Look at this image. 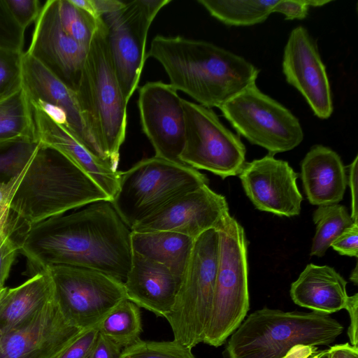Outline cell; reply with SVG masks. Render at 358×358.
Masks as SVG:
<instances>
[{"label":"cell","instance_id":"6da1fadb","mask_svg":"<svg viewBox=\"0 0 358 358\" xmlns=\"http://www.w3.org/2000/svg\"><path fill=\"white\" fill-rule=\"evenodd\" d=\"M131 231L110 201H98L26 227L17 237L19 252L31 275L67 265L96 270L124 283L133 255Z\"/></svg>","mask_w":358,"mask_h":358},{"label":"cell","instance_id":"7a4b0ae2","mask_svg":"<svg viewBox=\"0 0 358 358\" xmlns=\"http://www.w3.org/2000/svg\"><path fill=\"white\" fill-rule=\"evenodd\" d=\"M146 57L161 64L176 90L208 108H220L255 83L259 72L231 51L181 36H155Z\"/></svg>","mask_w":358,"mask_h":358},{"label":"cell","instance_id":"3957f363","mask_svg":"<svg viewBox=\"0 0 358 358\" xmlns=\"http://www.w3.org/2000/svg\"><path fill=\"white\" fill-rule=\"evenodd\" d=\"M107 194L57 150L42 145L14 177L9 206L25 227L98 201Z\"/></svg>","mask_w":358,"mask_h":358},{"label":"cell","instance_id":"277c9868","mask_svg":"<svg viewBox=\"0 0 358 358\" xmlns=\"http://www.w3.org/2000/svg\"><path fill=\"white\" fill-rule=\"evenodd\" d=\"M76 92L96 143L117 168L126 136L128 103L113 68L102 19L90 43Z\"/></svg>","mask_w":358,"mask_h":358},{"label":"cell","instance_id":"5b68a950","mask_svg":"<svg viewBox=\"0 0 358 358\" xmlns=\"http://www.w3.org/2000/svg\"><path fill=\"white\" fill-rule=\"evenodd\" d=\"M343 327L327 314L263 308L250 314L231 336L229 358H284L295 346L326 345Z\"/></svg>","mask_w":358,"mask_h":358},{"label":"cell","instance_id":"8992f818","mask_svg":"<svg viewBox=\"0 0 358 358\" xmlns=\"http://www.w3.org/2000/svg\"><path fill=\"white\" fill-rule=\"evenodd\" d=\"M206 175L180 162L156 156L143 159L120 172L114 209L131 229L175 199L202 185Z\"/></svg>","mask_w":358,"mask_h":358},{"label":"cell","instance_id":"52a82bcc","mask_svg":"<svg viewBox=\"0 0 358 358\" xmlns=\"http://www.w3.org/2000/svg\"><path fill=\"white\" fill-rule=\"evenodd\" d=\"M217 230V269L210 317L203 341L214 347L222 345L240 326L250 307L244 229L228 212Z\"/></svg>","mask_w":358,"mask_h":358},{"label":"cell","instance_id":"ba28073f","mask_svg":"<svg viewBox=\"0 0 358 358\" xmlns=\"http://www.w3.org/2000/svg\"><path fill=\"white\" fill-rule=\"evenodd\" d=\"M219 257V234L209 229L194 239L173 306L166 316L173 340L189 348L203 342L210 320Z\"/></svg>","mask_w":358,"mask_h":358},{"label":"cell","instance_id":"9c48e42d","mask_svg":"<svg viewBox=\"0 0 358 358\" xmlns=\"http://www.w3.org/2000/svg\"><path fill=\"white\" fill-rule=\"evenodd\" d=\"M171 1H122L118 8L101 17L113 68L127 103L138 88L147 59L149 29L158 13Z\"/></svg>","mask_w":358,"mask_h":358},{"label":"cell","instance_id":"30bf717a","mask_svg":"<svg viewBox=\"0 0 358 358\" xmlns=\"http://www.w3.org/2000/svg\"><path fill=\"white\" fill-rule=\"evenodd\" d=\"M220 110L237 132L268 154L287 152L303 139L298 118L283 105L251 84L224 103Z\"/></svg>","mask_w":358,"mask_h":358},{"label":"cell","instance_id":"8fae6325","mask_svg":"<svg viewBox=\"0 0 358 358\" xmlns=\"http://www.w3.org/2000/svg\"><path fill=\"white\" fill-rule=\"evenodd\" d=\"M45 270L63 315L82 330L96 326L127 299L124 283L102 272L67 265H54Z\"/></svg>","mask_w":358,"mask_h":358},{"label":"cell","instance_id":"7c38bea8","mask_svg":"<svg viewBox=\"0 0 358 358\" xmlns=\"http://www.w3.org/2000/svg\"><path fill=\"white\" fill-rule=\"evenodd\" d=\"M185 145L180 162L210 171L222 179L238 176L245 164V148L211 108L182 99Z\"/></svg>","mask_w":358,"mask_h":358},{"label":"cell","instance_id":"4fadbf2b","mask_svg":"<svg viewBox=\"0 0 358 358\" xmlns=\"http://www.w3.org/2000/svg\"><path fill=\"white\" fill-rule=\"evenodd\" d=\"M138 107L142 130L155 156L180 162L185 122L182 99L178 91L162 81L147 82L139 88Z\"/></svg>","mask_w":358,"mask_h":358},{"label":"cell","instance_id":"5bb4252c","mask_svg":"<svg viewBox=\"0 0 358 358\" xmlns=\"http://www.w3.org/2000/svg\"><path fill=\"white\" fill-rule=\"evenodd\" d=\"M82 331L64 317L53 298L24 322L0 334V358H54Z\"/></svg>","mask_w":358,"mask_h":358},{"label":"cell","instance_id":"9a60e30c","mask_svg":"<svg viewBox=\"0 0 358 358\" xmlns=\"http://www.w3.org/2000/svg\"><path fill=\"white\" fill-rule=\"evenodd\" d=\"M228 212L225 197L204 185L175 199L131 231H172L195 239L209 229H217Z\"/></svg>","mask_w":358,"mask_h":358},{"label":"cell","instance_id":"2e32d148","mask_svg":"<svg viewBox=\"0 0 358 358\" xmlns=\"http://www.w3.org/2000/svg\"><path fill=\"white\" fill-rule=\"evenodd\" d=\"M282 72L287 82L305 98L320 119L333 113L330 84L316 41L302 26L293 29L285 45Z\"/></svg>","mask_w":358,"mask_h":358},{"label":"cell","instance_id":"e0dca14e","mask_svg":"<svg viewBox=\"0 0 358 358\" xmlns=\"http://www.w3.org/2000/svg\"><path fill=\"white\" fill-rule=\"evenodd\" d=\"M238 177L257 209L288 217L299 215L303 196L296 184L298 174L287 162L268 154L245 162Z\"/></svg>","mask_w":358,"mask_h":358},{"label":"cell","instance_id":"ac0fdd59","mask_svg":"<svg viewBox=\"0 0 358 358\" xmlns=\"http://www.w3.org/2000/svg\"><path fill=\"white\" fill-rule=\"evenodd\" d=\"M87 50L62 29L57 0L46 1L36 21L27 52L76 92Z\"/></svg>","mask_w":358,"mask_h":358},{"label":"cell","instance_id":"d6986e66","mask_svg":"<svg viewBox=\"0 0 358 358\" xmlns=\"http://www.w3.org/2000/svg\"><path fill=\"white\" fill-rule=\"evenodd\" d=\"M22 87L29 101L41 100L61 108L67 117L68 130L91 153L109 162L96 143L87 127L75 91L68 87L27 52L22 55Z\"/></svg>","mask_w":358,"mask_h":358},{"label":"cell","instance_id":"ffe728a7","mask_svg":"<svg viewBox=\"0 0 358 358\" xmlns=\"http://www.w3.org/2000/svg\"><path fill=\"white\" fill-rule=\"evenodd\" d=\"M31 107L37 141L69 159L107 194L111 201L119 186L120 171L117 168L94 155L65 127L52 120L39 108Z\"/></svg>","mask_w":358,"mask_h":358},{"label":"cell","instance_id":"44dd1931","mask_svg":"<svg viewBox=\"0 0 358 358\" xmlns=\"http://www.w3.org/2000/svg\"><path fill=\"white\" fill-rule=\"evenodd\" d=\"M180 281L181 277L166 266L133 252L124 286L127 299L166 317L173 306Z\"/></svg>","mask_w":358,"mask_h":358},{"label":"cell","instance_id":"7402d4cb","mask_svg":"<svg viewBox=\"0 0 358 358\" xmlns=\"http://www.w3.org/2000/svg\"><path fill=\"white\" fill-rule=\"evenodd\" d=\"M301 178L312 205L336 204L343 200L348 184L345 167L332 149L313 146L301 161Z\"/></svg>","mask_w":358,"mask_h":358},{"label":"cell","instance_id":"603a6c76","mask_svg":"<svg viewBox=\"0 0 358 358\" xmlns=\"http://www.w3.org/2000/svg\"><path fill=\"white\" fill-rule=\"evenodd\" d=\"M347 283L333 267L309 264L291 285L290 296L296 304L328 315L345 308Z\"/></svg>","mask_w":358,"mask_h":358},{"label":"cell","instance_id":"cb8c5ba5","mask_svg":"<svg viewBox=\"0 0 358 358\" xmlns=\"http://www.w3.org/2000/svg\"><path fill=\"white\" fill-rule=\"evenodd\" d=\"M53 298V284L47 270L7 288L0 304V334L24 322Z\"/></svg>","mask_w":358,"mask_h":358},{"label":"cell","instance_id":"d4e9b609","mask_svg":"<svg viewBox=\"0 0 358 358\" xmlns=\"http://www.w3.org/2000/svg\"><path fill=\"white\" fill-rule=\"evenodd\" d=\"M194 239L166 231H131L132 252L162 264L182 278Z\"/></svg>","mask_w":358,"mask_h":358},{"label":"cell","instance_id":"484cf974","mask_svg":"<svg viewBox=\"0 0 358 358\" xmlns=\"http://www.w3.org/2000/svg\"><path fill=\"white\" fill-rule=\"evenodd\" d=\"M23 141L37 139L32 107L22 86L0 100V147Z\"/></svg>","mask_w":358,"mask_h":358},{"label":"cell","instance_id":"4316f807","mask_svg":"<svg viewBox=\"0 0 358 358\" xmlns=\"http://www.w3.org/2000/svg\"><path fill=\"white\" fill-rule=\"evenodd\" d=\"M215 18L230 26H250L265 21L278 0H198Z\"/></svg>","mask_w":358,"mask_h":358},{"label":"cell","instance_id":"83f0119b","mask_svg":"<svg viewBox=\"0 0 358 358\" xmlns=\"http://www.w3.org/2000/svg\"><path fill=\"white\" fill-rule=\"evenodd\" d=\"M100 334L122 348L140 339L142 322L140 308L126 299L117 304L98 324Z\"/></svg>","mask_w":358,"mask_h":358},{"label":"cell","instance_id":"f1b7e54d","mask_svg":"<svg viewBox=\"0 0 358 358\" xmlns=\"http://www.w3.org/2000/svg\"><path fill=\"white\" fill-rule=\"evenodd\" d=\"M316 231L310 256L322 257L333 241L354 222L346 208L341 204L320 206L313 214Z\"/></svg>","mask_w":358,"mask_h":358},{"label":"cell","instance_id":"f546056e","mask_svg":"<svg viewBox=\"0 0 358 358\" xmlns=\"http://www.w3.org/2000/svg\"><path fill=\"white\" fill-rule=\"evenodd\" d=\"M22 221L10 210L9 201L0 203V289L4 287L20 251L17 236Z\"/></svg>","mask_w":358,"mask_h":358},{"label":"cell","instance_id":"4dcf8cb0","mask_svg":"<svg viewBox=\"0 0 358 358\" xmlns=\"http://www.w3.org/2000/svg\"><path fill=\"white\" fill-rule=\"evenodd\" d=\"M59 22L64 31L75 41L89 48L101 18L96 19L71 0H57Z\"/></svg>","mask_w":358,"mask_h":358},{"label":"cell","instance_id":"1f68e13d","mask_svg":"<svg viewBox=\"0 0 358 358\" xmlns=\"http://www.w3.org/2000/svg\"><path fill=\"white\" fill-rule=\"evenodd\" d=\"M120 358H195L192 348L176 341H145L139 339L124 348Z\"/></svg>","mask_w":358,"mask_h":358},{"label":"cell","instance_id":"d6a6232c","mask_svg":"<svg viewBox=\"0 0 358 358\" xmlns=\"http://www.w3.org/2000/svg\"><path fill=\"white\" fill-rule=\"evenodd\" d=\"M38 145L37 141H23L0 147V183L20 173Z\"/></svg>","mask_w":358,"mask_h":358},{"label":"cell","instance_id":"836d02e7","mask_svg":"<svg viewBox=\"0 0 358 358\" xmlns=\"http://www.w3.org/2000/svg\"><path fill=\"white\" fill-rule=\"evenodd\" d=\"M24 52L0 48V100L22 86V59Z\"/></svg>","mask_w":358,"mask_h":358},{"label":"cell","instance_id":"e575fe53","mask_svg":"<svg viewBox=\"0 0 358 358\" xmlns=\"http://www.w3.org/2000/svg\"><path fill=\"white\" fill-rule=\"evenodd\" d=\"M23 30L12 16L5 1L0 0V48L23 52Z\"/></svg>","mask_w":358,"mask_h":358},{"label":"cell","instance_id":"d590c367","mask_svg":"<svg viewBox=\"0 0 358 358\" xmlns=\"http://www.w3.org/2000/svg\"><path fill=\"white\" fill-rule=\"evenodd\" d=\"M99 334L97 325L83 330L63 351L54 358H90Z\"/></svg>","mask_w":358,"mask_h":358},{"label":"cell","instance_id":"8d00e7d4","mask_svg":"<svg viewBox=\"0 0 358 358\" xmlns=\"http://www.w3.org/2000/svg\"><path fill=\"white\" fill-rule=\"evenodd\" d=\"M12 16L25 30L38 17L42 6L38 0H4Z\"/></svg>","mask_w":358,"mask_h":358},{"label":"cell","instance_id":"74e56055","mask_svg":"<svg viewBox=\"0 0 358 358\" xmlns=\"http://www.w3.org/2000/svg\"><path fill=\"white\" fill-rule=\"evenodd\" d=\"M331 247L341 255L358 256V222H353L331 243Z\"/></svg>","mask_w":358,"mask_h":358},{"label":"cell","instance_id":"f35d334b","mask_svg":"<svg viewBox=\"0 0 358 358\" xmlns=\"http://www.w3.org/2000/svg\"><path fill=\"white\" fill-rule=\"evenodd\" d=\"M78 7L85 10L96 19L117 8L122 3L119 0H71Z\"/></svg>","mask_w":358,"mask_h":358},{"label":"cell","instance_id":"ab89813d","mask_svg":"<svg viewBox=\"0 0 358 358\" xmlns=\"http://www.w3.org/2000/svg\"><path fill=\"white\" fill-rule=\"evenodd\" d=\"M309 9L306 0H278L273 13L285 15L286 20L304 19Z\"/></svg>","mask_w":358,"mask_h":358},{"label":"cell","instance_id":"60d3db41","mask_svg":"<svg viewBox=\"0 0 358 358\" xmlns=\"http://www.w3.org/2000/svg\"><path fill=\"white\" fill-rule=\"evenodd\" d=\"M122 348L101 334H99L90 358H120Z\"/></svg>","mask_w":358,"mask_h":358},{"label":"cell","instance_id":"b9f144b4","mask_svg":"<svg viewBox=\"0 0 358 358\" xmlns=\"http://www.w3.org/2000/svg\"><path fill=\"white\" fill-rule=\"evenodd\" d=\"M346 309L349 313L350 322L348 329V336L349 337L352 346L358 347V294L355 293L354 295L348 296L346 306Z\"/></svg>","mask_w":358,"mask_h":358},{"label":"cell","instance_id":"7bdbcfd3","mask_svg":"<svg viewBox=\"0 0 358 358\" xmlns=\"http://www.w3.org/2000/svg\"><path fill=\"white\" fill-rule=\"evenodd\" d=\"M358 156L357 155L353 162L349 166V173L348 182L351 194V218L354 222L357 221V182H358Z\"/></svg>","mask_w":358,"mask_h":358},{"label":"cell","instance_id":"ee69618b","mask_svg":"<svg viewBox=\"0 0 358 358\" xmlns=\"http://www.w3.org/2000/svg\"><path fill=\"white\" fill-rule=\"evenodd\" d=\"M284 358H329V349L320 350L315 346L297 345Z\"/></svg>","mask_w":358,"mask_h":358},{"label":"cell","instance_id":"f6af8a7d","mask_svg":"<svg viewBox=\"0 0 358 358\" xmlns=\"http://www.w3.org/2000/svg\"><path fill=\"white\" fill-rule=\"evenodd\" d=\"M329 358H358V347L348 343L334 345L329 349Z\"/></svg>","mask_w":358,"mask_h":358},{"label":"cell","instance_id":"bcb514c9","mask_svg":"<svg viewBox=\"0 0 358 358\" xmlns=\"http://www.w3.org/2000/svg\"><path fill=\"white\" fill-rule=\"evenodd\" d=\"M307 1V4L308 6L310 7V6H313V7H319V6H322L329 2H331V1H329V0H306Z\"/></svg>","mask_w":358,"mask_h":358},{"label":"cell","instance_id":"7dc6e473","mask_svg":"<svg viewBox=\"0 0 358 358\" xmlns=\"http://www.w3.org/2000/svg\"><path fill=\"white\" fill-rule=\"evenodd\" d=\"M350 280L355 285H357L358 282V269L357 264L355 266V268L352 271L351 274L350 275Z\"/></svg>","mask_w":358,"mask_h":358},{"label":"cell","instance_id":"c3c4849f","mask_svg":"<svg viewBox=\"0 0 358 358\" xmlns=\"http://www.w3.org/2000/svg\"><path fill=\"white\" fill-rule=\"evenodd\" d=\"M8 287H3L0 289V304Z\"/></svg>","mask_w":358,"mask_h":358}]
</instances>
